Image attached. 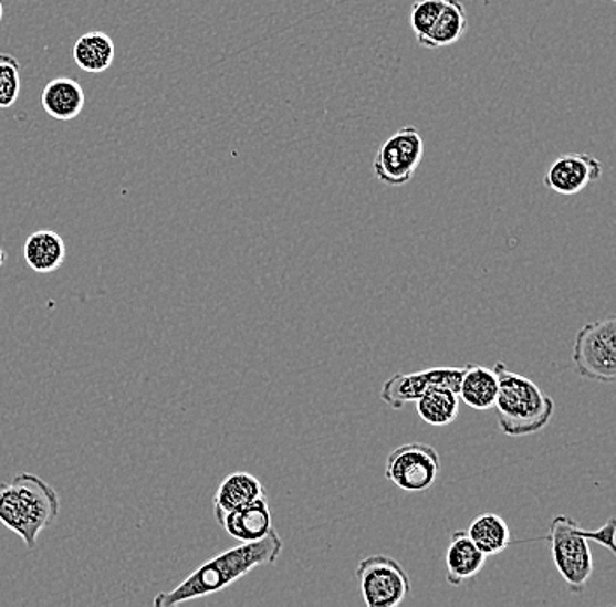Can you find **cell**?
Segmentation results:
<instances>
[{
  "label": "cell",
  "instance_id": "obj_2",
  "mask_svg": "<svg viewBox=\"0 0 616 607\" xmlns=\"http://www.w3.org/2000/svg\"><path fill=\"white\" fill-rule=\"evenodd\" d=\"M60 515L56 490L32 473L17 474L0 483V524L21 537L27 548L38 546V537Z\"/></svg>",
  "mask_w": 616,
  "mask_h": 607
},
{
  "label": "cell",
  "instance_id": "obj_4",
  "mask_svg": "<svg viewBox=\"0 0 616 607\" xmlns=\"http://www.w3.org/2000/svg\"><path fill=\"white\" fill-rule=\"evenodd\" d=\"M615 527L616 520L613 516L597 531L582 528L578 522L566 515L552 520L546 540L552 546L555 569L566 582L571 594H582L594 573V558L588 541H596L597 545L616 555Z\"/></svg>",
  "mask_w": 616,
  "mask_h": 607
},
{
  "label": "cell",
  "instance_id": "obj_9",
  "mask_svg": "<svg viewBox=\"0 0 616 607\" xmlns=\"http://www.w3.org/2000/svg\"><path fill=\"white\" fill-rule=\"evenodd\" d=\"M464 366H440L416 373H396L382 386L380 399L387 407L401 410L408 402H416L422 394L435 387H449L459 393Z\"/></svg>",
  "mask_w": 616,
  "mask_h": 607
},
{
  "label": "cell",
  "instance_id": "obj_6",
  "mask_svg": "<svg viewBox=\"0 0 616 607\" xmlns=\"http://www.w3.org/2000/svg\"><path fill=\"white\" fill-rule=\"evenodd\" d=\"M361 595L368 607H396L411 592L410 576L396 558L372 555L356 571Z\"/></svg>",
  "mask_w": 616,
  "mask_h": 607
},
{
  "label": "cell",
  "instance_id": "obj_1",
  "mask_svg": "<svg viewBox=\"0 0 616 607\" xmlns=\"http://www.w3.org/2000/svg\"><path fill=\"white\" fill-rule=\"evenodd\" d=\"M282 543L278 531H272L260 541L240 543L236 548L219 553L218 557L210 558L201 564L195 573L189 574L185 582L177 585L174 590L161 592L153 600L155 607H174L189 600L203 599L209 595L227 590L233 583L248 576L251 571L261 566H272L281 557Z\"/></svg>",
  "mask_w": 616,
  "mask_h": 607
},
{
  "label": "cell",
  "instance_id": "obj_22",
  "mask_svg": "<svg viewBox=\"0 0 616 607\" xmlns=\"http://www.w3.org/2000/svg\"><path fill=\"white\" fill-rule=\"evenodd\" d=\"M445 0H417L411 6L410 25L416 32L417 41L428 34L435 25V21L440 17Z\"/></svg>",
  "mask_w": 616,
  "mask_h": 607
},
{
  "label": "cell",
  "instance_id": "obj_19",
  "mask_svg": "<svg viewBox=\"0 0 616 607\" xmlns=\"http://www.w3.org/2000/svg\"><path fill=\"white\" fill-rule=\"evenodd\" d=\"M416 405L417 414L424 422L435 428H445L458 419L461 399L459 394L449 387H435L422 394Z\"/></svg>",
  "mask_w": 616,
  "mask_h": 607
},
{
  "label": "cell",
  "instance_id": "obj_11",
  "mask_svg": "<svg viewBox=\"0 0 616 607\" xmlns=\"http://www.w3.org/2000/svg\"><path fill=\"white\" fill-rule=\"evenodd\" d=\"M218 524L240 543L263 540L273 528L267 495L239 507V510L230 511L218 520Z\"/></svg>",
  "mask_w": 616,
  "mask_h": 607
},
{
  "label": "cell",
  "instance_id": "obj_15",
  "mask_svg": "<svg viewBox=\"0 0 616 607\" xmlns=\"http://www.w3.org/2000/svg\"><path fill=\"white\" fill-rule=\"evenodd\" d=\"M260 498H264V489L254 474L246 471L228 474L215 495L216 520Z\"/></svg>",
  "mask_w": 616,
  "mask_h": 607
},
{
  "label": "cell",
  "instance_id": "obj_16",
  "mask_svg": "<svg viewBox=\"0 0 616 607\" xmlns=\"http://www.w3.org/2000/svg\"><path fill=\"white\" fill-rule=\"evenodd\" d=\"M468 32V13L461 0H445L440 17L435 21V25L417 41L420 48L428 50H440V48L453 46L458 44Z\"/></svg>",
  "mask_w": 616,
  "mask_h": 607
},
{
  "label": "cell",
  "instance_id": "obj_20",
  "mask_svg": "<svg viewBox=\"0 0 616 607\" xmlns=\"http://www.w3.org/2000/svg\"><path fill=\"white\" fill-rule=\"evenodd\" d=\"M466 532L474 545L486 553L487 557L503 553L513 541L512 531L508 527L507 522L495 513H482L477 516Z\"/></svg>",
  "mask_w": 616,
  "mask_h": 607
},
{
  "label": "cell",
  "instance_id": "obj_25",
  "mask_svg": "<svg viewBox=\"0 0 616 607\" xmlns=\"http://www.w3.org/2000/svg\"><path fill=\"white\" fill-rule=\"evenodd\" d=\"M612 2H613V0H612Z\"/></svg>",
  "mask_w": 616,
  "mask_h": 607
},
{
  "label": "cell",
  "instance_id": "obj_17",
  "mask_svg": "<svg viewBox=\"0 0 616 607\" xmlns=\"http://www.w3.org/2000/svg\"><path fill=\"white\" fill-rule=\"evenodd\" d=\"M458 394L459 399L473 410H491L498 398V377L494 369L480 365H466Z\"/></svg>",
  "mask_w": 616,
  "mask_h": 607
},
{
  "label": "cell",
  "instance_id": "obj_10",
  "mask_svg": "<svg viewBox=\"0 0 616 607\" xmlns=\"http://www.w3.org/2000/svg\"><path fill=\"white\" fill-rule=\"evenodd\" d=\"M601 176L603 164L596 156L588 153H570L558 156L554 164L550 165L543 177V185L562 197H573L599 180Z\"/></svg>",
  "mask_w": 616,
  "mask_h": 607
},
{
  "label": "cell",
  "instance_id": "obj_18",
  "mask_svg": "<svg viewBox=\"0 0 616 607\" xmlns=\"http://www.w3.org/2000/svg\"><path fill=\"white\" fill-rule=\"evenodd\" d=\"M72 56L81 71L101 74L113 65L116 46L113 39L104 32H88L77 39Z\"/></svg>",
  "mask_w": 616,
  "mask_h": 607
},
{
  "label": "cell",
  "instance_id": "obj_23",
  "mask_svg": "<svg viewBox=\"0 0 616 607\" xmlns=\"http://www.w3.org/2000/svg\"><path fill=\"white\" fill-rule=\"evenodd\" d=\"M6 263V252L4 249L0 248V269H2V264Z\"/></svg>",
  "mask_w": 616,
  "mask_h": 607
},
{
  "label": "cell",
  "instance_id": "obj_5",
  "mask_svg": "<svg viewBox=\"0 0 616 607\" xmlns=\"http://www.w3.org/2000/svg\"><path fill=\"white\" fill-rule=\"evenodd\" d=\"M573 365L580 377L599 384L616 381V317L599 318L580 329L573 345Z\"/></svg>",
  "mask_w": 616,
  "mask_h": 607
},
{
  "label": "cell",
  "instance_id": "obj_7",
  "mask_svg": "<svg viewBox=\"0 0 616 607\" xmlns=\"http://www.w3.org/2000/svg\"><path fill=\"white\" fill-rule=\"evenodd\" d=\"M424 140L416 126H403L378 147L374 174L387 186H405L422 164Z\"/></svg>",
  "mask_w": 616,
  "mask_h": 607
},
{
  "label": "cell",
  "instance_id": "obj_12",
  "mask_svg": "<svg viewBox=\"0 0 616 607\" xmlns=\"http://www.w3.org/2000/svg\"><path fill=\"white\" fill-rule=\"evenodd\" d=\"M487 555L474 545L466 531H456L450 537L447 553H445V567H447V582L452 587H461L462 583L473 579L482 573Z\"/></svg>",
  "mask_w": 616,
  "mask_h": 607
},
{
  "label": "cell",
  "instance_id": "obj_21",
  "mask_svg": "<svg viewBox=\"0 0 616 607\" xmlns=\"http://www.w3.org/2000/svg\"><path fill=\"white\" fill-rule=\"evenodd\" d=\"M21 92V67L14 56L0 55V109L17 104Z\"/></svg>",
  "mask_w": 616,
  "mask_h": 607
},
{
  "label": "cell",
  "instance_id": "obj_24",
  "mask_svg": "<svg viewBox=\"0 0 616 607\" xmlns=\"http://www.w3.org/2000/svg\"><path fill=\"white\" fill-rule=\"evenodd\" d=\"M4 18V6H2V0H0V21Z\"/></svg>",
  "mask_w": 616,
  "mask_h": 607
},
{
  "label": "cell",
  "instance_id": "obj_13",
  "mask_svg": "<svg viewBox=\"0 0 616 607\" xmlns=\"http://www.w3.org/2000/svg\"><path fill=\"white\" fill-rule=\"evenodd\" d=\"M41 102L50 118L71 122L83 113L86 97L77 81L71 77H56L42 90Z\"/></svg>",
  "mask_w": 616,
  "mask_h": 607
},
{
  "label": "cell",
  "instance_id": "obj_3",
  "mask_svg": "<svg viewBox=\"0 0 616 607\" xmlns=\"http://www.w3.org/2000/svg\"><path fill=\"white\" fill-rule=\"evenodd\" d=\"M498 398L494 408L499 429L510 438L536 435L549 426L555 414L554 399L546 396L531 378L495 363Z\"/></svg>",
  "mask_w": 616,
  "mask_h": 607
},
{
  "label": "cell",
  "instance_id": "obj_14",
  "mask_svg": "<svg viewBox=\"0 0 616 607\" xmlns=\"http://www.w3.org/2000/svg\"><path fill=\"white\" fill-rule=\"evenodd\" d=\"M65 240L53 230H38L23 243V260L38 273H51L65 263Z\"/></svg>",
  "mask_w": 616,
  "mask_h": 607
},
{
  "label": "cell",
  "instance_id": "obj_8",
  "mask_svg": "<svg viewBox=\"0 0 616 607\" xmlns=\"http://www.w3.org/2000/svg\"><path fill=\"white\" fill-rule=\"evenodd\" d=\"M441 461L437 450L431 444H401L387 457L386 478L398 489L419 494L426 492L437 483L440 474Z\"/></svg>",
  "mask_w": 616,
  "mask_h": 607
}]
</instances>
